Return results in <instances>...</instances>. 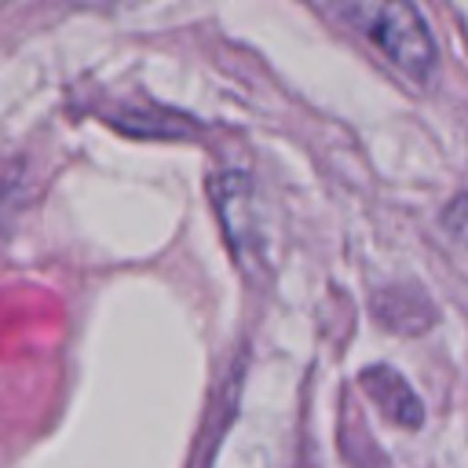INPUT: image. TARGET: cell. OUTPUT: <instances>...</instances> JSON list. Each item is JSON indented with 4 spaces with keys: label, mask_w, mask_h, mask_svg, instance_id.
<instances>
[{
    "label": "cell",
    "mask_w": 468,
    "mask_h": 468,
    "mask_svg": "<svg viewBox=\"0 0 468 468\" xmlns=\"http://www.w3.org/2000/svg\"><path fill=\"white\" fill-rule=\"evenodd\" d=\"M333 7L402 77H410L413 84L431 80L439 66V48L413 0H333Z\"/></svg>",
    "instance_id": "obj_1"
},
{
    "label": "cell",
    "mask_w": 468,
    "mask_h": 468,
    "mask_svg": "<svg viewBox=\"0 0 468 468\" xmlns=\"http://www.w3.org/2000/svg\"><path fill=\"white\" fill-rule=\"evenodd\" d=\"M442 227L450 230V238H457V241L468 245V194H461V197H453V201L446 205Z\"/></svg>",
    "instance_id": "obj_4"
},
{
    "label": "cell",
    "mask_w": 468,
    "mask_h": 468,
    "mask_svg": "<svg viewBox=\"0 0 468 468\" xmlns=\"http://www.w3.org/2000/svg\"><path fill=\"white\" fill-rule=\"evenodd\" d=\"M362 391L380 406V413L402 428H417L424 420V406L417 399V391L402 380V373H395L391 366H369L358 373Z\"/></svg>",
    "instance_id": "obj_3"
},
{
    "label": "cell",
    "mask_w": 468,
    "mask_h": 468,
    "mask_svg": "<svg viewBox=\"0 0 468 468\" xmlns=\"http://www.w3.org/2000/svg\"><path fill=\"white\" fill-rule=\"evenodd\" d=\"M117 4H135V0H117Z\"/></svg>",
    "instance_id": "obj_5"
},
{
    "label": "cell",
    "mask_w": 468,
    "mask_h": 468,
    "mask_svg": "<svg viewBox=\"0 0 468 468\" xmlns=\"http://www.w3.org/2000/svg\"><path fill=\"white\" fill-rule=\"evenodd\" d=\"M219 227L227 234L230 252L241 260V267H260L263 263V249H267V230H263V205L256 194V183L249 179V172L227 168L216 172L208 183Z\"/></svg>",
    "instance_id": "obj_2"
}]
</instances>
